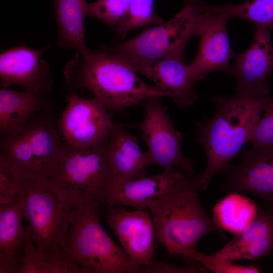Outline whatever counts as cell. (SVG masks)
Instances as JSON below:
<instances>
[{"label":"cell","mask_w":273,"mask_h":273,"mask_svg":"<svg viewBox=\"0 0 273 273\" xmlns=\"http://www.w3.org/2000/svg\"><path fill=\"white\" fill-rule=\"evenodd\" d=\"M86 0H53V15L58 28L55 45L64 50L85 52Z\"/></svg>","instance_id":"7402d4cb"},{"label":"cell","mask_w":273,"mask_h":273,"mask_svg":"<svg viewBox=\"0 0 273 273\" xmlns=\"http://www.w3.org/2000/svg\"><path fill=\"white\" fill-rule=\"evenodd\" d=\"M185 173L174 168L147 177L112 181L105 191L102 202L107 207L127 206L143 210L150 202L177 183Z\"/></svg>","instance_id":"e0dca14e"},{"label":"cell","mask_w":273,"mask_h":273,"mask_svg":"<svg viewBox=\"0 0 273 273\" xmlns=\"http://www.w3.org/2000/svg\"><path fill=\"white\" fill-rule=\"evenodd\" d=\"M108 142L90 148H77L64 143L45 185L74 204L76 208L98 202L102 203L104 194L113 181Z\"/></svg>","instance_id":"8992f818"},{"label":"cell","mask_w":273,"mask_h":273,"mask_svg":"<svg viewBox=\"0 0 273 273\" xmlns=\"http://www.w3.org/2000/svg\"><path fill=\"white\" fill-rule=\"evenodd\" d=\"M272 248L273 210L259 209L246 228L212 255L232 262L255 260L268 254Z\"/></svg>","instance_id":"ac0fdd59"},{"label":"cell","mask_w":273,"mask_h":273,"mask_svg":"<svg viewBox=\"0 0 273 273\" xmlns=\"http://www.w3.org/2000/svg\"><path fill=\"white\" fill-rule=\"evenodd\" d=\"M248 142L252 143V148L273 145V98L254 127Z\"/></svg>","instance_id":"f546056e"},{"label":"cell","mask_w":273,"mask_h":273,"mask_svg":"<svg viewBox=\"0 0 273 273\" xmlns=\"http://www.w3.org/2000/svg\"><path fill=\"white\" fill-rule=\"evenodd\" d=\"M186 258L194 262L200 263L206 268L218 273H256L259 272L258 268L253 265H237L233 262L224 260L214 256L207 255L196 250L187 252Z\"/></svg>","instance_id":"83f0119b"},{"label":"cell","mask_w":273,"mask_h":273,"mask_svg":"<svg viewBox=\"0 0 273 273\" xmlns=\"http://www.w3.org/2000/svg\"><path fill=\"white\" fill-rule=\"evenodd\" d=\"M101 204L76 207L62 252V260L73 273L140 272L103 228Z\"/></svg>","instance_id":"277c9868"},{"label":"cell","mask_w":273,"mask_h":273,"mask_svg":"<svg viewBox=\"0 0 273 273\" xmlns=\"http://www.w3.org/2000/svg\"><path fill=\"white\" fill-rule=\"evenodd\" d=\"M163 23V19L155 12L153 0H132L126 17L115 31L124 37L134 29Z\"/></svg>","instance_id":"484cf974"},{"label":"cell","mask_w":273,"mask_h":273,"mask_svg":"<svg viewBox=\"0 0 273 273\" xmlns=\"http://www.w3.org/2000/svg\"><path fill=\"white\" fill-rule=\"evenodd\" d=\"M198 1L186 0L180 11L166 22L145 29L111 49L129 62L169 58L186 60V44L196 35Z\"/></svg>","instance_id":"ba28073f"},{"label":"cell","mask_w":273,"mask_h":273,"mask_svg":"<svg viewBox=\"0 0 273 273\" xmlns=\"http://www.w3.org/2000/svg\"><path fill=\"white\" fill-rule=\"evenodd\" d=\"M112 181H121L145 176L146 167L151 164L149 154L140 149L135 136L125 126L117 124L108 142Z\"/></svg>","instance_id":"d6986e66"},{"label":"cell","mask_w":273,"mask_h":273,"mask_svg":"<svg viewBox=\"0 0 273 273\" xmlns=\"http://www.w3.org/2000/svg\"><path fill=\"white\" fill-rule=\"evenodd\" d=\"M141 272L144 273H191L205 271V269L198 266L178 267L153 258L148 264L141 267Z\"/></svg>","instance_id":"4dcf8cb0"},{"label":"cell","mask_w":273,"mask_h":273,"mask_svg":"<svg viewBox=\"0 0 273 273\" xmlns=\"http://www.w3.org/2000/svg\"><path fill=\"white\" fill-rule=\"evenodd\" d=\"M223 171L225 191L251 193L273 205V145L251 148L238 164Z\"/></svg>","instance_id":"9a60e30c"},{"label":"cell","mask_w":273,"mask_h":273,"mask_svg":"<svg viewBox=\"0 0 273 273\" xmlns=\"http://www.w3.org/2000/svg\"><path fill=\"white\" fill-rule=\"evenodd\" d=\"M50 48L33 49L26 44L10 48L0 55L1 86L17 85L25 90L48 94L53 80L48 64L41 56Z\"/></svg>","instance_id":"7c38bea8"},{"label":"cell","mask_w":273,"mask_h":273,"mask_svg":"<svg viewBox=\"0 0 273 273\" xmlns=\"http://www.w3.org/2000/svg\"><path fill=\"white\" fill-rule=\"evenodd\" d=\"M186 175L165 193L150 202L156 240L169 255L185 257L196 250L204 235L215 233L222 237L218 228L205 211L200 201L199 175Z\"/></svg>","instance_id":"3957f363"},{"label":"cell","mask_w":273,"mask_h":273,"mask_svg":"<svg viewBox=\"0 0 273 273\" xmlns=\"http://www.w3.org/2000/svg\"><path fill=\"white\" fill-rule=\"evenodd\" d=\"M126 60L111 49L76 51L63 71L69 90L86 89L107 109L122 112L145 100L167 97L147 84Z\"/></svg>","instance_id":"6da1fadb"},{"label":"cell","mask_w":273,"mask_h":273,"mask_svg":"<svg viewBox=\"0 0 273 273\" xmlns=\"http://www.w3.org/2000/svg\"><path fill=\"white\" fill-rule=\"evenodd\" d=\"M269 30L256 27L250 47L235 58L229 74L236 79V93L268 96L267 79L273 71V46Z\"/></svg>","instance_id":"4fadbf2b"},{"label":"cell","mask_w":273,"mask_h":273,"mask_svg":"<svg viewBox=\"0 0 273 273\" xmlns=\"http://www.w3.org/2000/svg\"><path fill=\"white\" fill-rule=\"evenodd\" d=\"M20 183L29 236L38 250L51 259L62 260L76 206L45 184L34 181Z\"/></svg>","instance_id":"52a82bcc"},{"label":"cell","mask_w":273,"mask_h":273,"mask_svg":"<svg viewBox=\"0 0 273 273\" xmlns=\"http://www.w3.org/2000/svg\"><path fill=\"white\" fill-rule=\"evenodd\" d=\"M160 99L151 98L143 105L144 117L140 125L151 164L159 165L164 170L175 168L187 173H194V162L181 151L182 134L175 129L173 121L160 102Z\"/></svg>","instance_id":"8fae6325"},{"label":"cell","mask_w":273,"mask_h":273,"mask_svg":"<svg viewBox=\"0 0 273 273\" xmlns=\"http://www.w3.org/2000/svg\"><path fill=\"white\" fill-rule=\"evenodd\" d=\"M54 107L32 117L17 132L1 136L0 154L11 163L18 179L46 184L64 148Z\"/></svg>","instance_id":"5b68a950"},{"label":"cell","mask_w":273,"mask_h":273,"mask_svg":"<svg viewBox=\"0 0 273 273\" xmlns=\"http://www.w3.org/2000/svg\"><path fill=\"white\" fill-rule=\"evenodd\" d=\"M273 97L235 93L229 97L214 96L217 109L211 118L197 124L195 143L204 149L207 159L199 175L200 189L205 190L214 175L224 170L239 152Z\"/></svg>","instance_id":"7a4b0ae2"},{"label":"cell","mask_w":273,"mask_h":273,"mask_svg":"<svg viewBox=\"0 0 273 273\" xmlns=\"http://www.w3.org/2000/svg\"><path fill=\"white\" fill-rule=\"evenodd\" d=\"M117 125L107 109L97 98L86 99L72 94L57 122L63 142L80 148L96 147L108 142Z\"/></svg>","instance_id":"30bf717a"},{"label":"cell","mask_w":273,"mask_h":273,"mask_svg":"<svg viewBox=\"0 0 273 273\" xmlns=\"http://www.w3.org/2000/svg\"><path fill=\"white\" fill-rule=\"evenodd\" d=\"M258 210L252 200L238 192H231L213 206L212 219L220 230L235 235L255 219Z\"/></svg>","instance_id":"603a6c76"},{"label":"cell","mask_w":273,"mask_h":273,"mask_svg":"<svg viewBox=\"0 0 273 273\" xmlns=\"http://www.w3.org/2000/svg\"><path fill=\"white\" fill-rule=\"evenodd\" d=\"M24 218L20 192L12 202L0 205V273H18L26 233Z\"/></svg>","instance_id":"ffe728a7"},{"label":"cell","mask_w":273,"mask_h":273,"mask_svg":"<svg viewBox=\"0 0 273 273\" xmlns=\"http://www.w3.org/2000/svg\"><path fill=\"white\" fill-rule=\"evenodd\" d=\"M132 0H97L87 3L86 16L93 17L114 31L126 17Z\"/></svg>","instance_id":"4316f807"},{"label":"cell","mask_w":273,"mask_h":273,"mask_svg":"<svg viewBox=\"0 0 273 273\" xmlns=\"http://www.w3.org/2000/svg\"><path fill=\"white\" fill-rule=\"evenodd\" d=\"M128 62L137 73L152 80L180 108L189 107L198 100L194 88L196 79L186 60L175 58Z\"/></svg>","instance_id":"2e32d148"},{"label":"cell","mask_w":273,"mask_h":273,"mask_svg":"<svg viewBox=\"0 0 273 273\" xmlns=\"http://www.w3.org/2000/svg\"><path fill=\"white\" fill-rule=\"evenodd\" d=\"M106 221L120 242L135 267L148 264L153 259L156 239L152 219L143 210L129 211L119 206L107 207Z\"/></svg>","instance_id":"5bb4252c"},{"label":"cell","mask_w":273,"mask_h":273,"mask_svg":"<svg viewBox=\"0 0 273 273\" xmlns=\"http://www.w3.org/2000/svg\"><path fill=\"white\" fill-rule=\"evenodd\" d=\"M21 185L11 163L0 154V205L10 203L19 195Z\"/></svg>","instance_id":"f1b7e54d"},{"label":"cell","mask_w":273,"mask_h":273,"mask_svg":"<svg viewBox=\"0 0 273 273\" xmlns=\"http://www.w3.org/2000/svg\"><path fill=\"white\" fill-rule=\"evenodd\" d=\"M53 107L48 94L8 87L0 89V133L1 136L14 134L36 115Z\"/></svg>","instance_id":"44dd1931"},{"label":"cell","mask_w":273,"mask_h":273,"mask_svg":"<svg viewBox=\"0 0 273 273\" xmlns=\"http://www.w3.org/2000/svg\"><path fill=\"white\" fill-rule=\"evenodd\" d=\"M196 35L200 45L189 65L196 79H204L210 73L220 71L229 74L233 54L226 29L230 18L224 4L213 5L198 0Z\"/></svg>","instance_id":"9c48e42d"},{"label":"cell","mask_w":273,"mask_h":273,"mask_svg":"<svg viewBox=\"0 0 273 273\" xmlns=\"http://www.w3.org/2000/svg\"><path fill=\"white\" fill-rule=\"evenodd\" d=\"M224 5L230 18H240L256 27L273 30V0H246L238 5Z\"/></svg>","instance_id":"d4e9b609"},{"label":"cell","mask_w":273,"mask_h":273,"mask_svg":"<svg viewBox=\"0 0 273 273\" xmlns=\"http://www.w3.org/2000/svg\"><path fill=\"white\" fill-rule=\"evenodd\" d=\"M69 272L72 271L63 261L51 259L38 250L26 230L24 254L18 273Z\"/></svg>","instance_id":"cb8c5ba5"}]
</instances>
